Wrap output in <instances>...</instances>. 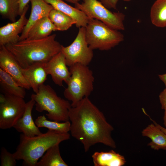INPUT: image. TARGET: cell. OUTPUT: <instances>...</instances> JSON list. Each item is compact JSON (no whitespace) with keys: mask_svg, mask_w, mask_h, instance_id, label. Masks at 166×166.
<instances>
[{"mask_svg":"<svg viewBox=\"0 0 166 166\" xmlns=\"http://www.w3.org/2000/svg\"><path fill=\"white\" fill-rule=\"evenodd\" d=\"M35 103L32 99L26 103L22 116L13 127L18 132L27 137H33L42 133L34 122L32 116V109Z\"/></svg>","mask_w":166,"mask_h":166,"instance_id":"obj_13","label":"cell"},{"mask_svg":"<svg viewBox=\"0 0 166 166\" xmlns=\"http://www.w3.org/2000/svg\"><path fill=\"white\" fill-rule=\"evenodd\" d=\"M44 63H37L22 69L25 78L35 93L38 92L47 79L48 74L45 69Z\"/></svg>","mask_w":166,"mask_h":166,"instance_id":"obj_15","label":"cell"},{"mask_svg":"<svg viewBox=\"0 0 166 166\" xmlns=\"http://www.w3.org/2000/svg\"><path fill=\"white\" fill-rule=\"evenodd\" d=\"M19 0H0V14L2 18L12 22L18 15Z\"/></svg>","mask_w":166,"mask_h":166,"instance_id":"obj_25","label":"cell"},{"mask_svg":"<svg viewBox=\"0 0 166 166\" xmlns=\"http://www.w3.org/2000/svg\"><path fill=\"white\" fill-rule=\"evenodd\" d=\"M71 77L64 91L65 97L75 107L82 99L88 97L93 90L94 78L87 65L76 64L70 67Z\"/></svg>","mask_w":166,"mask_h":166,"instance_id":"obj_5","label":"cell"},{"mask_svg":"<svg viewBox=\"0 0 166 166\" xmlns=\"http://www.w3.org/2000/svg\"><path fill=\"white\" fill-rule=\"evenodd\" d=\"M28 8L29 6L25 8L17 21L8 23L0 28V46L19 42V34L22 33L28 21L26 15Z\"/></svg>","mask_w":166,"mask_h":166,"instance_id":"obj_12","label":"cell"},{"mask_svg":"<svg viewBox=\"0 0 166 166\" xmlns=\"http://www.w3.org/2000/svg\"><path fill=\"white\" fill-rule=\"evenodd\" d=\"M59 144L55 145L48 149L36 166H68L61 156Z\"/></svg>","mask_w":166,"mask_h":166,"instance_id":"obj_21","label":"cell"},{"mask_svg":"<svg viewBox=\"0 0 166 166\" xmlns=\"http://www.w3.org/2000/svg\"><path fill=\"white\" fill-rule=\"evenodd\" d=\"M54 34L38 39H25L5 46L22 68L38 63H46L61 51L62 45Z\"/></svg>","mask_w":166,"mask_h":166,"instance_id":"obj_2","label":"cell"},{"mask_svg":"<svg viewBox=\"0 0 166 166\" xmlns=\"http://www.w3.org/2000/svg\"><path fill=\"white\" fill-rule=\"evenodd\" d=\"M30 1L31 6L30 14L20 36L19 41L25 39L32 26L42 18L48 16L50 11L53 9L51 5L44 0H30Z\"/></svg>","mask_w":166,"mask_h":166,"instance_id":"obj_14","label":"cell"},{"mask_svg":"<svg viewBox=\"0 0 166 166\" xmlns=\"http://www.w3.org/2000/svg\"><path fill=\"white\" fill-rule=\"evenodd\" d=\"M85 28L87 42L93 50H108L124 40V36L119 30L113 29L96 19L89 18Z\"/></svg>","mask_w":166,"mask_h":166,"instance_id":"obj_6","label":"cell"},{"mask_svg":"<svg viewBox=\"0 0 166 166\" xmlns=\"http://www.w3.org/2000/svg\"><path fill=\"white\" fill-rule=\"evenodd\" d=\"M119 0H100L102 4L108 9H116Z\"/></svg>","mask_w":166,"mask_h":166,"instance_id":"obj_27","label":"cell"},{"mask_svg":"<svg viewBox=\"0 0 166 166\" xmlns=\"http://www.w3.org/2000/svg\"><path fill=\"white\" fill-rule=\"evenodd\" d=\"M146 115H147L149 117V119L152 121L153 122V123L156 125L158 127L160 128L166 135V128H164L159 124H158L155 121L151 119V118L147 114H146Z\"/></svg>","mask_w":166,"mask_h":166,"instance_id":"obj_30","label":"cell"},{"mask_svg":"<svg viewBox=\"0 0 166 166\" xmlns=\"http://www.w3.org/2000/svg\"><path fill=\"white\" fill-rule=\"evenodd\" d=\"M0 67L10 75L20 86L28 90L31 88L23 75L22 68L5 45L0 46Z\"/></svg>","mask_w":166,"mask_h":166,"instance_id":"obj_10","label":"cell"},{"mask_svg":"<svg viewBox=\"0 0 166 166\" xmlns=\"http://www.w3.org/2000/svg\"><path fill=\"white\" fill-rule=\"evenodd\" d=\"M92 157L95 166H122L126 163L123 156L113 150L95 152Z\"/></svg>","mask_w":166,"mask_h":166,"instance_id":"obj_17","label":"cell"},{"mask_svg":"<svg viewBox=\"0 0 166 166\" xmlns=\"http://www.w3.org/2000/svg\"><path fill=\"white\" fill-rule=\"evenodd\" d=\"M143 136L148 137L151 141L148 144L152 149L166 150V135L153 123L148 125L142 131Z\"/></svg>","mask_w":166,"mask_h":166,"instance_id":"obj_18","label":"cell"},{"mask_svg":"<svg viewBox=\"0 0 166 166\" xmlns=\"http://www.w3.org/2000/svg\"><path fill=\"white\" fill-rule=\"evenodd\" d=\"M0 159L1 166L16 165L17 160L14 156L13 153H11L3 147L1 148Z\"/></svg>","mask_w":166,"mask_h":166,"instance_id":"obj_26","label":"cell"},{"mask_svg":"<svg viewBox=\"0 0 166 166\" xmlns=\"http://www.w3.org/2000/svg\"><path fill=\"white\" fill-rule=\"evenodd\" d=\"M48 17L55 26L56 30H66L73 25L76 24L71 17L54 9L50 11Z\"/></svg>","mask_w":166,"mask_h":166,"instance_id":"obj_23","label":"cell"},{"mask_svg":"<svg viewBox=\"0 0 166 166\" xmlns=\"http://www.w3.org/2000/svg\"><path fill=\"white\" fill-rule=\"evenodd\" d=\"M74 4L79 3L81 0H63Z\"/></svg>","mask_w":166,"mask_h":166,"instance_id":"obj_32","label":"cell"},{"mask_svg":"<svg viewBox=\"0 0 166 166\" xmlns=\"http://www.w3.org/2000/svg\"><path fill=\"white\" fill-rule=\"evenodd\" d=\"M150 18L152 24L160 28L166 27V0H156L150 10Z\"/></svg>","mask_w":166,"mask_h":166,"instance_id":"obj_22","label":"cell"},{"mask_svg":"<svg viewBox=\"0 0 166 166\" xmlns=\"http://www.w3.org/2000/svg\"><path fill=\"white\" fill-rule=\"evenodd\" d=\"M35 123L39 128H45L49 130L61 133L68 132L70 131L71 125L69 121L60 123L53 121H49L44 115L38 116L35 120Z\"/></svg>","mask_w":166,"mask_h":166,"instance_id":"obj_24","label":"cell"},{"mask_svg":"<svg viewBox=\"0 0 166 166\" xmlns=\"http://www.w3.org/2000/svg\"><path fill=\"white\" fill-rule=\"evenodd\" d=\"M51 5L53 9L61 11L71 17L76 22L77 28L85 27L89 18L83 12L75 7L68 4L63 0H44Z\"/></svg>","mask_w":166,"mask_h":166,"instance_id":"obj_16","label":"cell"},{"mask_svg":"<svg viewBox=\"0 0 166 166\" xmlns=\"http://www.w3.org/2000/svg\"><path fill=\"white\" fill-rule=\"evenodd\" d=\"M124 1H125V2H128L129 1H130L131 0H122Z\"/></svg>","mask_w":166,"mask_h":166,"instance_id":"obj_34","label":"cell"},{"mask_svg":"<svg viewBox=\"0 0 166 166\" xmlns=\"http://www.w3.org/2000/svg\"><path fill=\"white\" fill-rule=\"evenodd\" d=\"M30 0H19V8L18 15H21L25 8L28 6V3Z\"/></svg>","mask_w":166,"mask_h":166,"instance_id":"obj_29","label":"cell"},{"mask_svg":"<svg viewBox=\"0 0 166 166\" xmlns=\"http://www.w3.org/2000/svg\"><path fill=\"white\" fill-rule=\"evenodd\" d=\"M159 98L162 109L166 110V88L160 93Z\"/></svg>","mask_w":166,"mask_h":166,"instance_id":"obj_28","label":"cell"},{"mask_svg":"<svg viewBox=\"0 0 166 166\" xmlns=\"http://www.w3.org/2000/svg\"><path fill=\"white\" fill-rule=\"evenodd\" d=\"M164 124L165 127H166V110H164V115L163 117Z\"/></svg>","mask_w":166,"mask_h":166,"instance_id":"obj_33","label":"cell"},{"mask_svg":"<svg viewBox=\"0 0 166 166\" xmlns=\"http://www.w3.org/2000/svg\"><path fill=\"white\" fill-rule=\"evenodd\" d=\"M0 87L2 93L24 98L26 89L20 86L9 74L0 68Z\"/></svg>","mask_w":166,"mask_h":166,"instance_id":"obj_20","label":"cell"},{"mask_svg":"<svg viewBox=\"0 0 166 166\" xmlns=\"http://www.w3.org/2000/svg\"><path fill=\"white\" fill-rule=\"evenodd\" d=\"M31 99L35 102L36 110L39 112L47 111L46 115L49 119L58 122L69 121L71 104L59 97L49 85H42L38 93L31 95Z\"/></svg>","mask_w":166,"mask_h":166,"instance_id":"obj_4","label":"cell"},{"mask_svg":"<svg viewBox=\"0 0 166 166\" xmlns=\"http://www.w3.org/2000/svg\"><path fill=\"white\" fill-rule=\"evenodd\" d=\"M159 78L164 83L166 88V73L158 75Z\"/></svg>","mask_w":166,"mask_h":166,"instance_id":"obj_31","label":"cell"},{"mask_svg":"<svg viewBox=\"0 0 166 166\" xmlns=\"http://www.w3.org/2000/svg\"><path fill=\"white\" fill-rule=\"evenodd\" d=\"M61 51L65 57L67 66L69 67L76 64L88 66L93 59V53L86 40L85 27L79 28L73 42L67 46L62 45Z\"/></svg>","mask_w":166,"mask_h":166,"instance_id":"obj_8","label":"cell"},{"mask_svg":"<svg viewBox=\"0 0 166 166\" xmlns=\"http://www.w3.org/2000/svg\"><path fill=\"white\" fill-rule=\"evenodd\" d=\"M56 31L54 25L48 16L43 17L36 22L31 28L26 38L28 40L43 38Z\"/></svg>","mask_w":166,"mask_h":166,"instance_id":"obj_19","label":"cell"},{"mask_svg":"<svg viewBox=\"0 0 166 166\" xmlns=\"http://www.w3.org/2000/svg\"><path fill=\"white\" fill-rule=\"evenodd\" d=\"M69 117L71 134L83 145L85 152L97 143L116 148V143L111 136L113 127L88 97L84 98L75 107H71Z\"/></svg>","mask_w":166,"mask_h":166,"instance_id":"obj_1","label":"cell"},{"mask_svg":"<svg viewBox=\"0 0 166 166\" xmlns=\"http://www.w3.org/2000/svg\"><path fill=\"white\" fill-rule=\"evenodd\" d=\"M70 138L68 132L61 133L49 130L31 137L21 133L19 144L13 153L17 160H23L24 165L36 166L39 158L50 148Z\"/></svg>","mask_w":166,"mask_h":166,"instance_id":"obj_3","label":"cell"},{"mask_svg":"<svg viewBox=\"0 0 166 166\" xmlns=\"http://www.w3.org/2000/svg\"><path fill=\"white\" fill-rule=\"evenodd\" d=\"M44 65L46 73L51 75L55 84L61 86L63 82L67 84L71 73L67 67L65 57L61 51L48 61L45 63Z\"/></svg>","mask_w":166,"mask_h":166,"instance_id":"obj_11","label":"cell"},{"mask_svg":"<svg viewBox=\"0 0 166 166\" xmlns=\"http://www.w3.org/2000/svg\"><path fill=\"white\" fill-rule=\"evenodd\" d=\"M75 5V7L85 13L89 18L99 20L110 27L118 30L125 29V15L120 12H112L97 0H83Z\"/></svg>","mask_w":166,"mask_h":166,"instance_id":"obj_7","label":"cell"},{"mask_svg":"<svg viewBox=\"0 0 166 166\" xmlns=\"http://www.w3.org/2000/svg\"><path fill=\"white\" fill-rule=\"evenodd\" d=\"M26 103L24 98L2 93L0 95V128L13 127L23 116Z\"/></svg>","mask_w":166,"mask_h":166,"instance_id":"obj_9","label":"cell"}]
</instances>
